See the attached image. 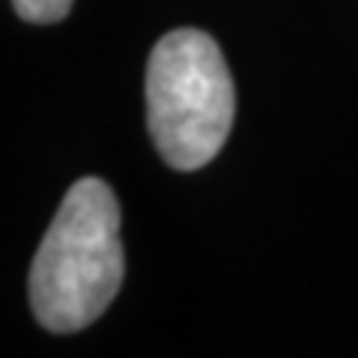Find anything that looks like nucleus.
Wrapping results in <instances>:
<instances>
[{
  "mask_svg": "<svg viewBox=\"0 0 358 358\" xmlns=\"http://www.w3.org/2000/svg\"><path fill=\"white\" fill-rule=\"evenodd\" d=\"M126 275L120 203L105 179L84 176L66 192L30 266V310L42 329L72 334L102 317Z\"/></svg>",
  "mask_w": 358,
  "mask_h": 358,
  "instance_id": "1",
  "label": "nucleus"
},
{
  "mask_svg": "<svg viewBox=\"0 0 358 358\" xmlns=\"http://www.w3.org/2000/svg\"><path fill=\"white\" fill-rule=\"evenodd\" d=\"M236 90L218 42L197 27L171 30L147 63V129L167 167H206L230 138Z\"/></svg>",
  "mask_w": 358,
  "mask_h": 358,
  "instance_id": "2",
  "label": "nucleus"
},
{
  "mask_svg": "<svg viewBox=\"0 0 358 358\" xmlns=\"http://www.w3.org/2000/svg\"><path fill=\"white\" fill-rule=\"evenodd\" d=\"M75 0H13L18 18L30 21V24H57L69 15Z\"/></svg>",
  "mask_w": 358,
  "mask_h": 358,
  "instance_id": "3",
  "label": "nucleus"
}]
</instances>
